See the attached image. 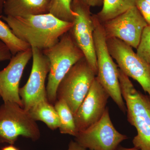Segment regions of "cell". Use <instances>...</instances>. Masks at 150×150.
<instances>
[{
	"mask_svg": "<svg viewBox=\"0 0 150 150\" xmlns=\"http://www.w3.org/2000/svg\"><path fill=\"white\" fill-rule=\"evenodd\" d=\"M96 74L83 57L73 66L57 88V100L67 103L74 115L87 94Z\"/></svg>",
	"mask_w": 150,
	"mask_h": 150,
	"instance_id": "8992f818",
	"label": "cell"
},
{
	"mask_svg": "<svg viewBox=\"0 0 150 150\" xmlns=\"http://www.w3.org/2000/svg\"><path fill=\"white\" fill-rule=\"evenodd\" d=\"M116 150H139L135 147L128 148L124 147L121 145H119Z\"/></svg>",
	"mask_w": 150,
	"mask_h": 150,
	"instance_id": "d4e9b609",
	"label": "cell"
},
{
	"mask_svg": "<svg viewBox=\"0 0 150 150\" xmlns=\"http://www.w3.org/2000/svg\"><path fill=\"white\" fill-rule=\"evenodd\" d=\"M109 53L120 70L139 83L150 97V65L135 53L133 48L116 38H106Z\"/></svg>",
	"mask_w": 150,
	"mask_h": 150,
	"instance_id": "52a82bcc",
	"label": "cell"
},
{
	"mask_svg": "<svg viewBox=\"0 0 150 150\" xmlns=\"http://www.w3.org/2000/svg\"><path fill=\"white\" fill-rule=\"evenodd\" d=\"M75 141L87 150H116L128 137L118 132L112 124L107 107L99 121L78 132Z\"/></svg>",
	"mask_w": 150,
	"mask_h": 150,
	"instance_id": "9c48e42d",
	"label": "cell"
},
{
	"mask_svg": "<svg viewBox=\"0 0 150 150\" xmlns=\"http://www.w3.org/2000/svg\"><path fill=\"white\" fill-rule=\"evenodd\" d=\"M137 50V55L150 65V25L144 29Z\"/></svg>",
	"mask_w": 150,
	"mask_h": 150,
	"instance_id": "ffe728a7",
	"label": "cell"
},
{
	"mask_svg": "<svg viewBox=\"0 0 150 150\" xmlns=\"http://www.w3.org/2000/svg\"><path fill=\"white\" fill-rule=\"evenodd\" d=\"M32 58V48L11 57L7 67L0 70V98L4 102L16 103L22 107L19 94L20 82L26 65Z\"/></svg>",
	"mask_w": 150,
	"mask_h": 150,
	"instance_id": "4fadbf2b",
	"label": "cell"
},
{
	"mask_svg": "<svg viewBox=\"0 0 150 150\" xmlns=\"http://www.w3.org/2000/svg\"><path fill=\"white\" fill-rule=\"evenodd\" d=\"M72 0H51L49 13L63 21L73 22L74 13L71 9Z\"/></svg>",
	"mask_w": 150,
	"mask_h": 150,
	"instance_id": "d6986e66",
	"label": "cell"
},
{
	"mask_svg": "<svg viewBox=\"0 0 150 150\" xmlns=\"http://www.w3.org/2000/svg\"><path fill=\"white\" fill-rule=\"evenodd\" d=\"M54 106L60 118L59 130L60 133L76 137L78 131L75 124L74 117L67 103L63 100H57Z\"/></svg>",
	"mask_w": 150,
	"mask_h": 150,
	"instance_id": "e0dca14e",
	"label": "cell"
},
{
	"mask_svg": "<svg viewBox=\"0 0 150 150\" xmlns=\"http://www.w3.org/2000/svg\"><path fill=\"white\" fill-rule=\"evenodd\" d=\"M1 150H19L17 148L15 147L13 145L11 144L9 146H6L2 149Z\"/></svg>",
	"mask_w": 150,
	"mask_h": 150,
	"instance_id": "484cf974",
	"label": "cell"
},
{
	"mask_svg": "<svg viewBox=\"0 0 150 150\" xmlns=\"http://www.w3.org/2000/svg\"><path fill=\"white\" fill-rule=\"evenodd\" d=\"M67 150H88L81 146L76 141H71L69 143L68 149Z\"/></svg>",
	"mask_w": 150,
	"mask_h": 150,
	"instance_id": "603a6c76",
	"label": "cell"
},
{
	"mask_svg": "<svg viewBox=\"0 0 150 150\" xmlns=\"http://www.w3.org/2000/svg\"><path fill=\"white\" fill-rule=\"evenodd\" d=\"M138 0H103L102 8L96 15L101 23L107 21L136 6Z\"/></svg>",
	"mask_w": 150,
	"mask_h": 150,
	"instance_id": "2e32d148",
	"label": "cell"
},
{
	"mask_svg": "<svg viewBox=\"0 0 150 150\" xmlns=\"http://www.w3.org/2000/svg\"><path fill=\"white\" fill-rule=\"evenodd\" d=\"M13 55L7 46L0 40V62L10 60Z\"/></svg>",
	"mask_w": 150,
	"mask_h": 150,
	"instance_id": "7402d4cb",
	"label": "cell"
},
{
	"mask_svg": "<svg viewBox=\"0 0 150 150\" xmlns=\"http://www.w3.org/2000/svg\"><path fill=\"white\" fill-rule=\"evenodd\" d=\"M28 111L35 121H42L52 131L59 129L60 121L59 115L54 105L50 103L48 99L37 103Z\"/></svg>",
	"mask_w": 150,
	"mask_h": 150,
	"instance_id": "9a60e30c",
	"label": "cell"
},
{
	"mask_svg": "<svg viewBox=\"0 0 150 150\" xmlns=\"http://www.w3.org/2000/svg\"><path fill=\"white\" fill-rule=\"evenodd\" d=\"M33 63L31 72L24 86L20 88L19 94L22 107L28 110L37 103L47 98L46 80L50 71V64L42 50L31 48Z\"/></svg>",
	"mask_w": 150,
	"mask_h": 150,
	"instance_id": "8fae6325",
	"label": "cell"
},
{
	"mask_svg": "<svg viewBox=\"0 0 150 150\" xmlns=\"http://www.w3.org/2000/svg\"><path fill=\"white\" fill-rule=\"evenodd\" d=\"M109 95L96 77L89 90L74 115L78 132L96 123L102 117Z\"/></svg>",
	"mask_w": 150,
	"mask_h": 150,
	"instance_id": "7c38bea8",
	"label": "cell"
},
{
	"mask_svg": "<svg viewBox=\"0 0 150 150\" xmlns=\"http://www.w3.org/2000/svg\"><path fill=\"white\" fill-rule=\"evenodd\" d=\"M71 7L74 13V18L69 32L97 75V64L93 40L94 23L91 7L82 0H73Z\"/></svg>",
	"mask_w": 150,
	"mask_h": 150,
	"instance_id": "ba28073f",
	"label": "cell"
},
{
	"mask_svg": "<svg viewBox=\"0 0 150 150\" xmlns=\"http://www.w3.org/2000/svg\"><path fill=\"white\" fill-rule=\"evenodd\" d=\"M145 1H146L148 4H149L150 5V0H145Z\"/></svg>",
	"mask_w": 150,
	"mask_h": 150,
	"instance_id": "83f0119b",
	"label": "cell"
},
{
	"mask_svg": "<svg viewBox=\"0 0 150 150\" xmlns=\"http://www.w3.org/2000/svg\"><path fill=\"white\" fill-rule=\"evenodd\" d=\"M0 40L6 44L13 56L31 48L16 37L8 25L0 19Z\"/></svg>",
	"mask_w": 150,
	"mask_h": 150,
	"instance_id": "ac0fdd59",
	"label": "cell"
},
{
	"mask_svg": "<svg viewBox=\"0 0 150 150\" xmlns=\"http://www.w3.org/2000/svg\"><path fill=\"white\" fill-rule=\"evenodd\" d=\"M93 16L94 23L93 40L97 64L96 77L110 97L125 114L126 107L120 87L118 67L108 51L102 23L96 15H93Z\"/></svg>",
	"mask_w": 150,
	"mask_h": 150,
	"instance_id": "277c9868",
	"label": "cell"
},
{
	"mask_svg": "<svg viewBox=\"0 0 150 150\" xmlns=\"http://www.w3.org/2000/svg\"><path fill=\"white\" fill-rule=\"evenodd\" d=\"M19 39L31 48L45 50L58 43L69 31L72 22L63 21L50 13L22 17H1Z\"/></svg>",
	"mask_w": 150,
	"mask_h": 150,
	"instance_id": "6da1fadb",
	"label": "cell"
},
{
	"mask_svg": "<svg viewBox=\"0 0 150 150\" xmlns=\"http://www.w3.org/2000/svg\"><path fill=\"white\" fill-rule=\"evenodd\" d=\"M20 136L37 141L40 137L38 125L18 103L4 102L0 106V142L13 144Z\"/></svg>",
	"mask_w": 150,
	"mask_h": 150,
	"instance_id": "5b68a950",
	"label": "cell"
},
{
	"mask_svg": "<svg viewBox=\"0 0 150 150\" xmlns=\"http://www.w3.org/2000/svg\"><path fill=\"white\" fill-rule=\"evenodd\" d=\"M106 38H116L137 49L147 23L137 6L101 23Z\"/></svg>",
	"mask_w": 150,
	"mask_h": 150,
	"instance_id": "30bf717a",
	"label": "cell"
},
{
	"mask_svg": "<svg viewBox=\"0 0 150 150\" xmlns=\"http://www.w3.org/2000/svg\"><path fill=\"white\" fill-rule=\"evenodd\" d=\"M136 6L148 25H150V5L145 0H138Z\"/></svg>",
	"mask_w": 150,
	"mask_h": 150,
	"instance_id": "44dd1931",
	"label": "cell"
},
{
	"mask_svg": "<svg viewBox=\"0 0 150 150\" xmlns=\"http://www.w3.org/2000/svg\"><path fill=\"white\" fill-rule=\"evenodd\" d=\"M118 77L127 120L137 131L132 141L134 147L150 150V97L136 89L130 78L119 68Z\"/></svg>",
	"mask_w": 150,
	"mask_h": 150,
	"instance_id": "7a4b0ae2",
	"label": "cell"
},
{
	"mask_svg": "<svg viewBox=\"0 0 150 150\" xmlns=\"http://www.w3.org/2000/svg\"><path fill=\"white\" fill-rule=\"evenodd\" d=\"M5 1V0H0V17L1 16L2 13L3 12Z\"/></svg>",
	"mask_w": 150,
	"mask_h": 150,
	"instance_id": "4316f807",
	"label": "cell"
},
{
	"mask_svg": "<svg viewBox=\"0 0 150 150\" xmlns=\"http://www.w3.org/2000/svg\"><path fill=\"white\" fill-rule=\"evenodd\" d=\"M50 64L48 82L46 86L48 101L55 104L57 100L58 85L71 68L84 57L69 31L64 34L58 43L42 51Z\"/></svg>",
	"mask_w": 150,
	"mask_h": 150,
	"instance_id": "3957f363",
	"label": "cell"
},
{
	"mask_svg": "<svg viewBox=\"0 0 150 150\" xmlns=\"http://www.w3.org/2000/svg\"><path fill=\"white\" fill-rule=\"evenodd\" d=\"M88 5L91 7H99L103 6V0H82Z\"/></svg>",
	"mask_w": 150,
	"mask_h": 150,
	"instance_id": "cb8c5ba5",
	"label": "cell"
},
{
	"mask_svg": "<svg viewBox=\"0 0 150 150\" xmlns=\"http://www.w3.org/2000/svg\"><path fill=\"white\" fill-rule=\"evenodd\" d=\"M50 2L51 0H5L3 12L13 17L48 13Z\"/></svg>",
	"mask_w": 150,
	"mask_h": 150,
	"instance_id": "5bb4252c",
	"label": "cell"
}]
</instances>
